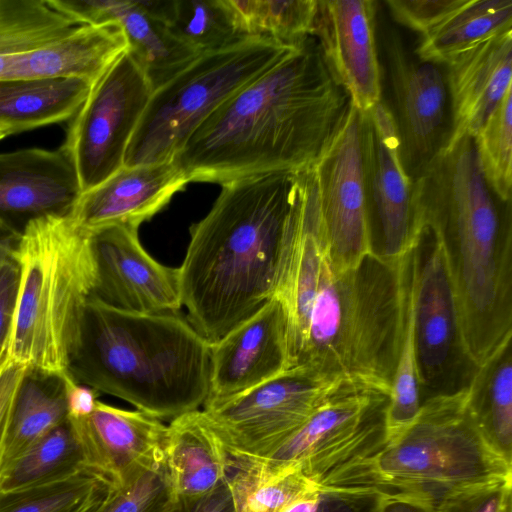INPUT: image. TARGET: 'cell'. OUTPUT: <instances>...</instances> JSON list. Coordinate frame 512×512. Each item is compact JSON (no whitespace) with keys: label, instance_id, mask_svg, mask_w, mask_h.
Segmentation results:
<instances>
[{"label":"cell","instance_id":"obj_47","mask_svg":"<svg viewBox=\"0 0 512 512\" xmlns=\"http://www.w3.org/2000/svg\"><path fill=\"white\" fill-rule=\"evenodd\" d=\"M21 232L0 218V262L16 259Z\"/></svg>","mask_w":512,"mask_h":512},{"label":"cell","instance_id":"obj_42","mask_svg":"<svg viewBox=\"0 0 512 512\" xmlns=\"http://www.w3.org/2000/svg\"><path fill=\"white\" fill-rule=\"evenodd\" d=\"M21 269L16 259L0 262V362L8 353L17 308Z\"/></svg>","mask_w":512,"mask_h":512},{"label":"cell","instance_id":"obj_6","mask_svg":"<svg viewBox=\"0 0 512 512\" xmlns=\"http://www.w3.org/2000/svg\"><path fill=\"white\" fill-rule=\"evenodd\" d=\"M21 269L8 356L66 373L95 281L90 236L69 215L30 221L15 256Z\"/></svg>","mask_w":512,"mask_h":512},{"label":"cell","instance_id":"obj_36","mask_svg":"<svg viewBox=\"0 0 512 512\" xmlns=\"http://www.w3.org/2000/svg\"><path fill=\"white\" fill-rule=\"evenodd\" d=\"M247 37L292 43L313 36L316 0H230Z\"/></svg>","mask_w":512,"mask_h":512},{"label":"cell","instance_id":"obj_32","mask_svg":"<svg viewBox=\"0 0 512 512\" xmlns=\"http://www.w3.org/2000/svg\"><path fill=\"white\" fill-rule=\"evenodd\" d=\"M79 25L50 0H0V79L13 58L39 49Z\"/></svg>","mask_w":512,"mask_h":512},{"label":"cell","instance_id":"obj_40","mask_svg":"<svg viewBox=\"0 0 512 512\" xmlns=\"http://www.w3.org/2000/svg\"><path fill=\"white\" fill-rule=\"evenodd\" d=\"M464 2L465 0H387L385 4L396 22L423 37Z\"/></svg>","mask_w":512,"mask_h":512},{"label":"cell","instance_id":"obj_14","mask_svg":"<svg viewBox=\"0 0 512 512\" xmlns=\"http://www.w3.org/2000/svg\"><path fill=\"white\" fill-rule=\"evenodd\" d=\"M362 135L371 252L399 262L416 246L424 227L414 181L402 163L395 119L382 100L362 112Z\"/></svg>","mask_w":512,"mask_h":512},{"label":"cell","instance_id":"obj_44","mask_svg":"<svg viewBox=\"0 0 512 512\" xmlns=\"http://www.w3.org/2000/svg\"><path fill=\"white\" fill-rule=\"evenodd\" d=\"M25 370L26 366L12 360L8 353L0 362V473L13 404Z\"/></svg>","mask_w":512,"mask_h":512},{"label":"cell","instance_id":"obj_20","mask_svg":"<svg viewBox=\"0 0 512 512\" xmlns=\"http://www.w3.org/2000/svg\"><path fill=\"white\" fill-rule=\"evenodd\" d=\"M68 420L79 438L86 465L116 486L163 467L167 425L158 418L98 400L90 416Z\"/></svg>","mask_w":512,"mask_h":512},{"label":"cell","instance_id":"obj_26","mask_svg":"<svg viewBox=\"0 0 512 512\" xmlns=\"http://www.w3.org/2000/svg\"><path fill=\"white\" fill-rule=\"evenodd\" d=\"M163 468L176 503L200 498L227 479L229 455L203 410L167 425Z\"/></svg>","mask_w":512,"mask_h":512},{"label":"cell","instance_id":"obj_1","mask_svg":"<svg viewBox=\"0 0 512 512\" xmlns=\"http://www.w3.org/2000/svg\"><path fill=\"white\" fill-rule=\"evenodd\" d=\"M349 102L316 38L306 36L218 107L174 160L190 182L302 171L313 166Z\"/></svg>","mask_w":512,"mask_h":512},{"label":"cell","instance_id":"obj_23","mask_svg":"<svg viewBox=\"0 0 512 512\" xmlns=\"http://www.w3.org/2000/svg\"><path fill=\"white\" fill-rule=\"evenodd\" d=\"M444 66L451 110L448 144L463 135L474 138L512 89V29L475 44Z\"/></svg>","mask_w":512,"mask_h":512},{"label":"cell","instance_id":"obj_39","mask_svg":"<svg viewBox=\"0 0 512 512\" xmlns=\"http://www.w3.org/2000/svg\"><path fill=\"white\" fill-rule=\"evenodd\" d=\"M176 499L164 468L116 486L98 512H174Z\"/></svg>","mask_w":512,"mask_h":512},{"label":"cell","instance_id":"obj_48","mask_svg":"<svg viewBox=\"0 0 512 512\" xmlns=\"http://www.w3.org/2000/svg\"><path fill=\"white\" fill-rule=\"evenodd\" d=\"M380 512H436L428 505L408 498H385Z\"/></svg>","mask_w":512,"mask_h":512},{"label":"cell","instance_id":"obj_43","mask_svg":"<svg viewBox=\"0 0 512 512\" xmlns=\"http://www.w3.org/2000/svg\"><path fill=\"white\" fill-rule=\"evenodd\" d=\"M384 499L373 490L324 488L316 512H380Z\"/></svg>","mask_w":512,"mask_h":512},{"label":"cell","instance_id":"obj_29","mask_svg":"<svg viewBox=\"0 0 512 512\" xmlns=\"http://www.w3.org/2000/svg\"><path fill=\"white\" fill-rule=\"evenodd\" d=\"M467 406L486 441L512 463V334L478 366Z\"/></svg>","mask_w":512,"mask_h":512},{"label":"cell","instance_id":"obj_19","mask_svg":"<svg viewBox=\"0 0 512 512\" xmlns=\"http://www.w3.org/2000/svg\"><path fill=\"white\" fill-rule=\"evenodd\" d=\"M324 256L316 182L310 167L298 173L294 205L273 295L281 302L287 318L291 368L297 365L305 342Z\"/></svg>","mask_w":512,"mask_h":512},{"label":"cell","instance_id":"obj_37","mask_svg":"<svg viewBox=\"0 0 512 512\" xmlns=\"http://www.w3.org/2000/svg\"><path fill=\"white\" fill-rule=\"evenodd\" d=\"M484 178L501 202L511 200L512 89L474 137Z\"/></svg>","mask_w":512,"mask_h":512},{"label":"cell","instance_id":"obj_17","mask_svg":"<svg viewBox=\"0 0 512 512\" xmlns=\"http://www.w3.org/2000/svg\"><path fill=\"white\" fill-rule=\"evenodd\" d=\"M290 368L287 318L281 302L273 296L211 344L203 409L229 401Z\"/></svg>","mask_w":512,"mask_h":512},{"label":"cell","instance_id":"obj_7","mask_svg":"<svg viewBox=\"0 0 512 512\" xmlns=\"http://www.w3.org/2000/svg\"><path fill=\"white\" fill-rule=\"evenodd\" d=\"M467 390L422 403L413 423L387 443L352 481L351 489L417 500L437 512L463 491L511 481L512 463L477 427L467 406Z\"/></svg>","mask_w":512,"mask_h":512},{"label":"cell","instance_id":"obj_50","mask_svg":"<svg viewBox=\"0 0 512 512\" xmlns=\"http://www.w3.org/2000/svg\"><path fill=\"white\" fill-rule=\"evenodd\" d=\"M8 135L9 133L3 127L0 126V140Z\"/></svg>","mask_w":512,"mask_h":512},{"label":"cell","instance_id":"obj_13","mask_svg":"<svg viewBox=\"0 0 512 512\" xmlns=\"http://www.w3.org/2000/svg\"><path fill=\"white\" fill-rule=\"evenodd\" d=\"M325 255L343 271L371 254L365 185L362 112L351 101L312 166Z\"/></svg>","mask_w":512,"mask_h":512},{"label":"cell","instance_id":"obj_4","mask_svg":"<svg viewBox=\"0 0 512 512\" xmlns=\"http://www.w3.org/2000/svg\"><path fill=\"white\" fill-rule=\"evenodd\" d=\"M211 344L178 314L113 308L91 297L67 372L78 383L174 419L203 407Z\"/></svg>","mask_w":512,"mask_h":512},{"label":"cell","instance_id":"obj_15","mask_svg":"<svg viewBox=\"0 0 512 512\" xmlns=\"http://www.w3.org/2000/svg\"><path fill=\"white\" fill-rule=\"evenodd\" d=\"M382 43L402 163L408 176L415 181L450 138L451 110L446 74L441 65L420 60L408 51L394 29L382 32Z\"/></svg>","mask_w":512,"mask_h":512},{"label":"cell","instance_id":"obj_3","mask_svg":"<svg viewBox=\"0 0 512 512\" xmlns=\"http://www.w3.org/2000/svg\"><path fill=\"white\" fill-rule=\"evenodd\" d=\"M414 186L423 227L443 250L467 352L480 366L512 334L511 200L488 186L469 135L448 143Z\"/></svg>","mask_w":512,"mask_h":512},{"label":"cell","instance_id":"obj_22","mask_svg":"<svg viewBox=\"0 0 512 512\" xmlns=\"http://www.w3.org/2000/svg\"><path fill=\"white\" fill-rule=\"evenodd\" d=\"M188 182L174 159L123 166L96 187L82 193L69 216L87 233L111 225L139 228Z\"/></svg>","mask_w":512,"mask_h":512},{"label":"cell","instance_id":"obj_27","mask_svg":"<svg viewBox=\"0 0 512 512\" xmlns=\"http://www.w3.org/2000/svg\"><path fill=\"white\" fill-rule=\"evenodd\" d=\"M92 84L77 78L0 79V126L9 135L74 116Z\"/></svg>","mask_w":512,"mask_h":512},{"label":"cell","instance_id":"obj_31","mask_svg":"<svg viewBox=\"0 0 512 512\" xmlns=\"http://www.w3.org/2000/svg\"><path fill=\"white\" fill-rule=\"evenodd\" d=\"M116 485L86 466L52 482L0 491V512H98Z\"/></svg>","mask_w":512,"mask_h":512},{"label":"cell","instance_id":"obj_25","mask_svg":"<svg viewBox=\"0 0 512 512\" xmlns=\"http://www.w3.org/2000/svg\"><path fill=\"white\" fill-rule=\"evenodd\" d=\"M127 50L126 36L117 22L82 24L13 58L1 79L77 78L93 86Z\"/></svg>","mask_w":512,"mask_h":512},{"label":"cell","instance_id":"obj_9","mask_svg":"<svg viewBox=\"0 0 512 512\" xmlns=\"http://www.w3.org/2000/svg\"><path fill=\"white\" fill-rule=\"evenodd\" d=\"M389 395L344 383L273 454L251 461L268 468L299 466L320 489L369 466L388 443Z\"/></svg>","mask_w":512,"mask_h":512},{"label":"cell","instance_id":"obj_41","mask_svg":"<svg viewBox=\"0 0 512 512\" xmlns=\"http://www.w3.org/2000/svg\"><path fill=\"white\" fill-rule=\"evenodd\" d=\"M512 480L487 484L456 494L437 512H503L512 502Z\"/></svg>","mask_w":512,"mask_h":512},{"label":"cell","instance_id":"obj_30","mask_svg":"<svg viewBox=\"0 0 512 512\" xmlns=\"http://www.w3.org/2000/svg\"><path fill=\"white\" fill-rule=\"evenodd\" d=\"M509 29L511 0H465L440 25L421 37L414 53L420 60L444 66L475 44Z\"/></svg>","mask_w":512,"mask_h":512},{"label":"cell","instance_id":"obj_8","mask_svg":"<svg viewBox=\"0 0 512 512\" xmlns=\"http://www.w3.org/2000/svg\"><path fill=\"white\" fill-rule=\"evenodd\" d=\"M295 42L250 37L198 56L152 92L129 142L124 166L174 159L218 107L275 64Z\"/></svg>","mask_w":512,"mask_h":512},{"label":"cell","instance_id":"obj_16","mask_svg":"<svg viewBox=\"0 0 512 512\" xmlns=\"http://www.w3.org/2000/svg\"><path fill=\"white\" fill-rule=\"evenodd\" d=\"M88 234L96 272L91 297L128 312L179 313V269L155 260L141 245L138 228L111 225Z\"/></svg>","mask_w":512,"mask_h":512},{"label":"cell","instance_id":"obj_11","mask_svg":"<svg viewBox=\"0 0 512 512\" xmlns=\"http://www.w3.org/2000/svg\"><path fill=\"white\" fill-rule=\"evenodd\" d=\"M346 382L292 367L209 409H202L233 463L266 459Z\"/></svg>","mask_w":512,"mask_h":512},{"label":"cell","instance_id":"obj_21","mask_svg":"<svg viewBox=\"0 0 512 512\" xmlns=\"http://www.w3.org/2000/svg\"><path fill=\"white\" fill-rule=\"evenodd\" d=\"M81 194L74 163L61 147L0 154V218L21 233L32 220L70 215Z\"/></svg>","mask_w":512,"mask_h":512},{"label":"cell","instance_id":"obj_28","mask_svg":"<svg viewBox=\"0 0 512 512\" xmlns=\"http://www.w3.org/2000/svg\"><path fill=\"white\" fill-rule=\"evenodd\" d=\"M64 374L26 367L13 404L0 475L67 420Z\"/></svg>","mask_w":512,"mask_h":512},{"label":"cell","instance_id":"obj_10","mask_svg":"<svg viewBox=\"0 0 512 512\" xmlns=\"http://www.w3.org/2000/svg\"><path fill=\"white\" fill-rule=\"evenodd\" d=\"M408 297L421 404L466 391L478 366L463 340L442 247L427 227L408 253Z\"/></svg>","mask_w":512,"mask_h":512},{"label":"cell","instance_id":"obj_38","mask_svg":"<svg viewBox=\"0 0 512 512\" xmlns=\"http://www.w3.org/2000/svg\"><path fill=\"white\" fill-rule=\"evenodd\" d=\"M421 408L417 374L413 315L408 297L403 340L389 393L386 413L388 442L401 435L416 419Z\"/></svg>","mask_w":512,"mask_h":512},{"label":"cell","instance_id":"obj_18","mask_svg":"<svg viewBox=\"0 0 512 512\" xmlns=\"http://www.w3.org/2000/svg\"><path fill=\"white\" fill-rule=\"evenodd\" d=\"M313 36L333 79L355 107L366 112L382 100L374 1H318Z\"/></svg>","mask_w":512,"mask_h":512},{"label":"cell","instance_id":"obj_45","mask_svg":"<svg viewBox=\"0 0 512 512\" xmlns=\"http://www.w3.org/2000/svg\"><path fill=\"white\" fill-rule=\"evenodd\" d=\"M174 512H237L228 477L212 492L197 499L176 503Z\"/></svg>","mask_w":512,"mask_h":512},{"label":"cell","instance_id":"obj_2","mask_svg":"<svg viewBox=\"0 0 512 512\" xmlns=\"http://www.w3.org/2000/svg\"><path fill=\"white\" fill-rule=\"evenodd\" d=\"M299 171L233 179L190 227L179 269L187 320L213 344L273 297Z\"/></svg>","mask_w":512,"mask_h":512},{"label":"cell","instance_id":"obj_33","mask_svg":"<svg viewBox=\"0 0 512 512\" xmlns=\"http://www.w3.org/2000/svg\"><path fill=\"white\" fill-rule=\"evenodd\" d=\"M230 466L228 482L237 512H283L302 496L320 490L299 466L268 468L231 461Z\"/></svg>","mask_w":512,"mask_h":512},{"label":"cell","instance_id":"obj_46","mask_svg":"<svg viewBox=\"0 0 512 512\" xmlns=\"http://www.w3.org/2000/svg\"><path fill=\"white\" fill-rule=\"evenodd\" d=\"M68 419L81 420L91 415L98 401L99 392L76 382L68 372L64 374Z\"/></svg>","mask_w":512,"mask_h":512},{"label":"cell","instance_id":"obj_12","mask_svg":"<svg viewBox=\"0 0 512 512\" xmlns=\"http://www.w3.org/2000/svg\"><path fill=\"white\" fill-rule=\"evenodd\" d=\"M152 92L128 50L92 86L61 146L74 163L82 193L124 166L129 142Z\"/></svg>","mask_w":512,"mask_h":512},{"label":"cell","instance_id":"obj_34","mask_svg":"<svg viewBox=\"0 0 512 512\" xmlns=\"http://www.w3.org/2000/svg\"><path fill=\"white\" fill-rule=\"evenodd\" d=\"M86 466L81 443L67 418L0 475V491L60 480Z\"/></svg>","mask_w":512,"mask_h":512},{"label":"cell","instance_id":"obj_51","mask_svg":"<svg viewBox=\"0 0 512 512\" xmlns=\"http://www.w3.org/2000/svg\"><path fill=\"white\" fill-rule=\"evenodd\" d=\"M503 512H512V502L506 506Z\"/></svg>","mask_w":512,"mask_h":512},{"label":"cell","instance_id":"obj_35","mask_svg":"<svg viewBox=\"0 0 512 512\" xmlns=\"http://www.w3.org/2000/svg\"><path fill=\"white\" fill-rule=\"evenodd\" d=\"M166 25L199 55L224 50L250 38L230 0H171Z\"/></svg>","mask_w":512,"mask_h":512},{"label":"cell","instance_id":"obj_5","mask_svg":"<svg viewBox=\"0 0 512 512\" xmlns=\"http://www.w3.org/2000/svg\"><path fill=\"white\" fill-rule=\"evenodd\" d=\"M407 285L408 254L389 262L371 253L343 271L333 270L325 255L296 366L389 395L404 335Z\"/></svg>","mask_w":512,"mask_h":512},{"label":"cell","instance_id":"obj_24","mask_svg":"<svg viewBox=\"0 0 512 512\" xmlns=\"http://www.w3.org/2000/svg\"><path fill=\"white\" fill-rule=\"evenodd\" d=\"M52 5L78 24L117 22L126 36L128 51L154 90L164 85L198 56L176 38L164 21L141 1L51 0Z\"/></svg>","mask_w":512,"mask_h":512},{"label":"cell","instance_id":"obj_49","mask_svg":"<svg viewBox=\"0 0 512 512\" xmlns=\"http://www.w3.org/2000/svg\"><path fill=\"white\" fill-rule=\"evenodd\" d=\"M320 490L312 491L291 503L283 512H316Z\"/></svg>","mask_w":512,"mask_h":512}]
</instances>
